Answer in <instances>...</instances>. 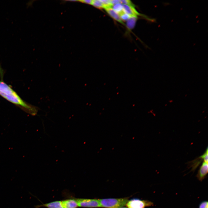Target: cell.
I'll list each match as a JSON object with an SVG mask.
<instances>
[{
    "label": "cell",
    "instance_id": "6da1fadb",
    "mask_svg": "<svg viewBox=\"0 0 208 208\" xmlns=\"http://www.w3.org/2000/svg\"><path fill=\"white\" fill-rule=\"evenodd\" d=\"M0 95L10 102L21 107L32 116L37 114V107L24 101L9 85L2 81H0Z\"/></svg>",
    "mask_w": 208,
    "mask_h": 208
},
{
    "label": "cell",
    "instance_id": "7a4b0ae2",
    "mask_svg": "<svg viewBox=\"0 0 208 208\" xmlns=\"http://www.w3.org/2000/svg\"><path fill=\"white\" fill-rule=\"evenodd\" d=\"M129 197L121 198H107L99 199L101 207L106 208H120L126 205Z\"/></svg>",
    "mask_w": 208,
    "mask_h": 208
},
{
    "label": "cell",
    "instance_id": "3957f363",
    "mask_svg": "<svg viewBox=\"0 0 208 208\" xmlns=\"http://www.w3.org/2000/svg\"><path fill=\"white\" fill-rule=\"evenodd\" d=\"M153 205V203L151 201L136 198L128 200L126 205L128 208H145Z\"/></svg>",
    "mask_w": 208,
    "mask_h": 208
},
{
    "label": "cell",
    "instance_id": "277c9868",
    "mask_svg": "<svg viewBox=\"0 0 208 208\" xmlns=\"http://www.w3.org/2000/svg\"><path fill=\"white\" fill-rule=\"evenodd\" d=\"M76 198L79 207L89 208L101 207L99 199Z\"/></svg>",
    "mask_w": 208,
    "mask_h": 208
},
{
    "label": "cell",
    "instance_id": "5b68a950",
    "mask_svg": "<svg viewBox=\"0 0 208 208\" xmlns=\"http://www.w3.org/2000/svg\"><path fill=\"white\" fill-rule=\"evenodd\" d=\"M208 172V162L203 161L198 171L196 177L199 181H202L205 178Z\"/></svg>",
    "mask_w": 208,
    "mask_h": 208
},
{
    "label": "cell",
    "instance_id": "8992f818",
    "mask_svg": "<svg viewBox=\"0 0 208 208\" xmlns=\"http://www.w3.org/2000/svg\"><path fill=\"white\" fill-rule=\"evenodd\" d=\"M61 201L63 208H77L79 207L76 198L66 199Z\"/></svg>",
    "mask_w": 208,
    "mask_h": 208
},
{
    "label": "cell",
    "instance_id": "52a82bcc",
    "mask_svg": "<svg viewBox=\"0 0 208 208\" xmlns=\"http://www.w3.org/2000/svg\"><path fill=\"white\" fill-rule=\"evenodd\" d=\"M44 207L47 208H63L61 200H57L35 206V208Z\"/></svg>",
    "mask_w": 208,
    "mask_h": 208
},
{
    "label": "cell",
    "instance_id": "ba28073f",
    "mask_svg": "<svg viewBox=\"0 0 208 208\" xmlns=\"http://www.w3.org/2000/svg\"><path fill=\"white\" fill-rule=\"evenodd\" d=\"M124 12L131 16H136L140 15V14L135 9L134 6L122 4Z\"/></svg>",
    "mask_w": 208,
    "mask_h": 208
},
{
    "label": "cell",
    "instance_id": "9c48e42d",
    "mask_svg": "<svg viewBox=\"0 0 208 208\" xmlns=\"http://www.w3.org/2000/svg\"><path fill=\"white\" fill-rule=\"evenodd\" d=\"M107 13L113 18L120 23L124 24L122 21L121 19L119 14L116 12L112 8H104Z\"/></svg>",
    "mask_w": 208,
    "mask_h": 208
},
{
    "label": "cell",
    "instance_id": "30bf717a",
    "mask_svg": "<svg viewBox=\"0 0 208 208\" xmlns=\"http://www.w3.org/2000/svg\"><path fill=\"white\" fill-rule=\"evenodd\" d=\"M203 160L201 156L196 159L188 162V166L190 168H192L191 171H194L196 168Z\"/></svg>",
    "mask_w": 208,
    "mask_h": 208
},
{
    "label": "cell",
    "instance_id": "8fae6325",
    "mask_svg": "<svg viewBox=\"0 0 208 208\" xmlns=\"http://www.w3.org/2000/svg\"><path fill=\"white\" fill-rule=\"evenodd\" d=\"M137 18V16H131L127 20L126 26L128 29L130 30L134 28Z\"/></svg>",
    "mask_w": 208,
    "mask_h": 208
},
{
    "label": "cell",
    "instance_id": "7c38bea8",
    "mask_svg": "<svg viewBox=\"0 0 208 208\" xmlns=\"http://www.w3.org/2000/svg\"><path fill=\"white\" fill-rule=\"evenodd\" d=\"M112 8L118 14L124 11L122 4L121 3H117L113 5Z\"/></svg>",
    "mask_w": 208,
    "mask_h": 208
},
{
    "label": "cell",
    "instance_id": "4fadbf2b",
    "mask_svg": "<svg viewBox=\"0 0 208 208\" xmlns=\"http://www.w3.org/2000/svg\"><path fill=\"white\" fill-rule=\"evenodd\" d=\"M91 5L98 8L101 9L104 8L103 5L100 0H93Z\"/></svg>",
    "mask_w": 208,
    "mask_h": 208
},
{
    "label": "cell",
    "instance_id": "5bb4252c",
    "mask_svg": "<svg viewBox=\"0 0 208 208\" xmlns=\"http://www.w3.org/2000/svg\"><path fill=\"white\" fill-rule=\"evenodd\" d=\"M121 20L123 21H127L131 16L127 14L124 11L118 14Z\"/></svg>",
    "mask_w": 208,
    "mask_h": 208
},
{
    "label": "cell",
    "instance_id": "9a60e30c",
    "mask_svg": "<svg viewBox=\"0 0 208 208\" xmlns=\"http://www.w3.org/2000/svg\"><path fill=\"white\" fill-rule=\"evenodd\" d=\"M208 147H207L205 152L201 155L203 160V161L207 162H208Z\"/></svg>",
    "mask_w": 208,
    "mask_h": 208
},
{
    "label": "cell",
    "instance_id": "2e32d148",
    "mask_svg": "<svg viewBox=\"0 0 208 208\" xmlns=\"http://www.w3.org/2000/svg\"><path fill=\"white\" fill-rule=\"evenodd\" d=\"M208 202L204 201L202 202L199 205L198 208H207L208 207Z\"/></svg>",
    "mask_w": 208,
    "mask_h": 208
},
{
    "label": "cell",
    "instance_id": "e0dca14e",
    "mask_svg": "<svg viewBox=\"0 0 208 208\" xmlns=\"http://www.w3.org/2000/svg\"><path fill=\"white\" fill-rule=\"evenodd\" d=\"M121 3H122L123 4H125L129 5H131L134 6V5L131 2L128 0H120Z\"/></svg>",
    "mask_w": 208,
    "mask_h": 208
},
{
    "label": "cell",
    "instance_id": "ac0fdd59",
    "mask_svg": "<svg viewBox=\"0 0 208 208\" xmlns=\"http://www.w3.org/2000/svg\"><path fill=\"white\" fill-rule=\"evenodd\" d=\"M92 1L93 0H80L79 1L91 5L92 3Z\"/></svg>",
    "mask_w": 208,
    "mask_h": 208
},
{
    "label": "cell",
    "instance_id": "d6986e66",
    "mask_svg": "<svg viewBox=\"0 0 208 208\" xmlns=\"http://www.w3.org/2000/svg\"><path fill=\"white\" fill-rule=\"evenodd\" d=\"M110 2L112 5L117 3H121L120 0H110Z\"/></svg>",
    "mask_w": 208,
    "mask_h": 208
},
{
    "label": "cell",
    "instance_id": "ffe728a7",
    "mask_svg": "<svg viewBox=\"0 0 208 208\" xmlns=\"http://www.w3.org/2000/svg\"><path fill=\"white\" fill-rule=\"evenodd\" d=\"M120 208H128L127 207H125L124 206V207H122Z\"/></svg>",
    "mask_w": 208,
    "mask_h": 208
},
{
    "label": "cell",
    "instance_id": "44dd1931",
    "mask_svg": "<svg viewBox=\"0 0 208 208\" xmlns=\"http://www.w3.org/2000/svg\"></svg>",
    "mask_w": 208,
    "mask_h": 208
}]
</instances>
